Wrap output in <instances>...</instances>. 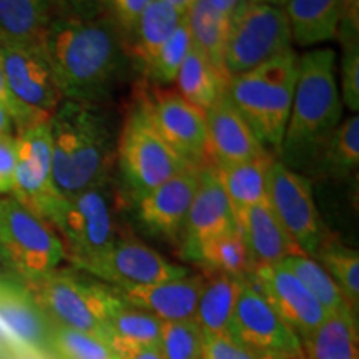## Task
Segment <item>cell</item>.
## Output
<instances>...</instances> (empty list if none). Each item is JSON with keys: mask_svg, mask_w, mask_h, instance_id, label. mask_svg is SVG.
Masks as SVG:
<instances>
[{"mask_svg": "<svg viewBox=\"0 0 359 359\" xmlns=\"http://www.w3.org/2000/svg\"><path fill=\"white\" fill-rule=\"evenodd\" d=\"M42 52L64 100L100 103L122 77V37L102 15L57 17L48 29Z\"/></svg>", "mask_w": 359, "mask_h": 359, "instance_id": "obj_1", "label": "cell"}, {"mask_svg": "<svg viewBox=\"0 0 359 359\" xmlns=\"http://www.w3.org/2000/svg\"><path fill=\"white\" fill-rule=\"evenodd\" d=\"M50 130L52 182L58 195L74 196L109 183L116 135L100 103L62 100Z\"/></svg>", "mask_w": 359, "mask_h": 359, "instance_id": "obj_2", "label": "cell"}, {"mask_svg": "<svg viewBox=\"0 0 359 359\" xmlns=\"http://www.w3.org/2000/svg\"><path fill=\"white\" fill-rule=\"evenodd\" d=\"M341 114L336 52L318 48L303 53L278 160L294 172L316 167L326 142L338 128Z\"/></svg>", "mask_w": 359, "mask_h": 359, "instance_id": "obj_3", "label": "cell"}, {"mask_svg": "<svg viewBox=\"0 0 359 359\" xmlns=\"http://www.w3.org/2000/svg\"><path fill=\"white\" fill-rule=\"evenodd\" d=\"M299 55L293 48L230 79L226 92L258 142L273 155L280 151L293 105Z\"/></svg>", "mask_w": 359, "mask_h": 359, "instance_id": "obj_4", "label": "cell"}, {"mask_svg": "<svg viewBox=\"0 0 359 359\" xmlns=\"http://www.w3.org/2000/svg\"><path fill=\"white\" fill-rule=\"evenodd\" d=\"M65 248L50 223L13 196L0 198V262L22 285H32L57 271Z\"/></svg>", "mask_w": 359, "mask_h": 359, "instance_id": "obj_5", "label": "cell"}, {"mask_svg": "<svg viewBox=\"0 0 359 359\" xmlns=\"http://www.w3.org/2000/svg\"><path fill=\"white\" fill-rule=\"evenodd\" d=\"M115 161L133 200L188 167L156 132L138 93L116 137Z\"/></svg>", "mask_w": 359, "mask_h": 359, "instance_id": "obj_6", "label": "cell"}, {"mask_svg": "<svg viewBox=\"0 0 359 359\" xmlns=\"http://www.w3.org/2000/svg\"><path fill=\"white\" fill-rule=\"evenodd\" d=\"M24 286L52 325L82 331L109 343V316L118 302L110 286L83 281L58 269Z\"/></svg>", "mask_w": 359, "mask_h": 359, "instance_id": "obj_7", "label": "cell"}, {"mask_svg": "<svg viewBox=\"0 0 359 359\" xmlns=\"http://www.w3.org/2000/svg\"><path fill=\"white\" fill-rule=\"evenodd\" d=\"M293 39L285 8L243 0L230 15L224 70L238 77L291 50Z\"/></svg>", "mask_w": 359, "mask_h": 359, "instance_id": "obj_8", "label": "cell"}, {"mask_svg": "<svg viewBox=\"0 0 359 359\" xmlns=\"http://www.w3.org/2000/svg\"><path fill=\"white\" fill-rule=\"evenodd\" d=\"M105 187L62 196L48 218L52 228L60 231L65 257L75 266L103 253L116 240Z\"/></svg>", "mask_w": 359, "mask_h": 359, "instance_id": "obj_9", "label": "cell"}, {"mask_svg": "<svg viewBox=\"0 0 359 359\" xmlns=\"http://www.w3.org/2000/svg\"><path fill=\"white\" fill-rule=\"evenodd\" d=\"M226 336L268 359L304 358L298 334L248 280L241 286Z\"/></svg>", "mask_w": 359, "mask_h": 359, "instance_id": "obj_10", "label": "cell"}, {"mask_svg": "<svg viewBox=\"0 0 359 359\" xmlns=\"http://www.w3.org/2000/svg\"><path fill=\"white\" fill-rule=\"evenodd\" d=\"M0 65L27 127L50 120L64 98L43 52L0 39Z\"/></svg>", "mask_w": 359, "mask_h": 359, "instance_id": "obj_11", "label": "cell"}, {"mask_svg": "<svg viewBox=\"0 0 359 359\" xmlns=\"http://www.w3.org/2000/svg\"><path fill=\"white\" fill-rule=\"evenodd\" d=\"M268 205L294 245L306 257L314 258L325 241V233L309 178L275 158L268 172Z\"/></svg>", "mask_w": 359, "mask_h": 359, "instance_id": "obj_12", "label": "cell"}, {"mask_svg": "<svg viewBox=\"0 0 359 359\" xmlns=\"http://www.w3.org/2000/svg\"><path fill=\"white\" fill-rule=\"evenodd\" d=\"M15 154L12 196L48 223L53 208L62 198L52 182L50 120L17 133Z\"/></svg>", "mask_w": 359, "mask_h": 359, "instance_id": "obj_13", "label": "cell"}, {"mask_svg": "<svg viewBox=\"0 0 359 359\" xmlns=\"http://www.w3.org/2000/svg\"><path fill=\"white\" fill-rule=\"evenodd\" d=\"M138 95L145 103L151 123L172 151L188 167L206 163L205 114L177 92L145 83Z\"/></svg>", "mask_w": 359, "mask_h": 359, "instance_id": "obj_14", "label": "cell"}, {"mask_svg": "<svg viewBox=\"0 0 359 359\" xmlns=\"http://www.w3.org/2000/svg\"><path fill=\"white\" fill-rule=\"evenodd\" d=\"M77 268L110 283L111 288H137L188 275L185 266L170 263L158 251L135 240H115L103 253Z\"/></svg>", "mask_w": 359, "mask_h": 359, "instance_id": "obj_15", "label": "cell"}, {"mask_svg": "<svg viewBox=\"0 0 359 359\" xmlns=\"http://www.w3.org/2000/svg\"><path fill=\"white\" fill-rule=\"evenodd\" d=\"M248 281L271 304L278 316L298 334L299 341L306 339L330 316L285 264L257 268Z\"/></svg>", "mask_w": 359, "mask_h": 359, "instance_id": "obj_16", "label": "cell"}, {"mask_svg": "<svg viewBox=\"0 0 359 359\" xmlns=\"http://www.w3.org/2000/svg\"><path fill=\"white\" fill-rule=\"evenodd\" d=\"M200 168L187 167L145 195L135 198L138 223L151 235L175 241L182 238L190 205L198 188Z\"/></svg>", "mask_w": 359, "mask_h": 359, "instance_id": "obj_17", "label": "cell"}, {"mask_svg": "<svg viewBox=\"0 0 359 359\" xmlns=\"http://www.w3.org/2000/svg\"><path fill=\"white\" fill-rule=\"evenodd\" d=\"M205 123V156L206 163L212 167L241 163L271 154L258 142L243 116L233 107L226 92L206 111Z\"/></svg>", "mask_w": 359, "mask_h": 359, "instance_id": "obj_18", "label": "cell"}, {"mask_svg": "<svg viewBox=\"0 0 359 359\" xmlns=\"http://www.w3.org/2000/svg\"><path fill=\"white\" fill-rule=\"evenodd\" d=\"M0 323L24 353L52 356V323L24 285L0 276Z\"/></svg>", "mask_w": 359, "mask_h": 359, "instance_id": "obj_19", "label": "cell"}, {"mask_svg": "<svg viewBox=\"0 0 359 359\" xmlns=\"http://www.w3.org/2000/svg\"><path fill=\"white\" fill-rule=\"evenodd\" d=\"M236 228L235 213L219 183L217 170L212 165L205 163L203 167H200L198 188L193 196L182 231L183 255L188 258L191 251L205 240Z\"/></svg>", "mask_w": 359, "mask_h": 359, "instance_id": "obj_20", "label": "cell"}, {"mask_svg": "<svg viewBox=\"0 0 359 359\" xmlns=\"http://www.w3.org/2000/svg\"><path fill=\"white\" fill-rule=\"evenodd\" d=\"M205 276L187 275L178 280L137 286V288H111L114 293L130 306L154 314L163 323L193 320Z\"/></svg>", "mask_w": 359, "mask_h": 359, "instance_id": "obj_21", "label": "cell"}, {"mask_svg": "<svg viewBox=\"0 0 359 359\" xmlns=\"http://www.w3.org/2000/svg\"><path fill=\"white\" fill-rule=\"evenodd\" d=\"M236 224L255 269L280 264L291 255H304L283 228L268 201L246 208L236 217Z\"/></svg>", "mask_w": 359, "mask_h": 359, "instance_id": "obj_22", "label": "cell"}, {"mask_svg": "<svg viewBox=\"0 0 359 359\" xmlns=\"http://www.w3.org/2000/svg\"><path fill=\"white\" fill-rule=\"evenodd\" d=\"M182 19L183 15H180L160 0H154L143 11L140 19L137 20L132 32L123 42L125 55L135 69L140 72L142 77H145L150 65L158 55L160 48L163 47Z\"/></svg>", "mask_w": 359, "mask_h": 359, "instance_id": "obj_23", "label": "cell"}, {"mask_svg": "<svg viewBox=\"0 0 359 359\" xmlns=\"http://www.w3.org/2000/svg\"><path fill=\"white\" fill-rule=\"evenodd\" d=\"M351 0H288L291 39L299 47L326 42L336 37L338 25Z\"/></svg>", "mask_w": 359, "mask_h": 359, "instance_id": "obj_24", "label": "cell"}, {"mask_svg": "<svg viewBox=\"0 0 359 359\" xmlns=\"http://www.w3.org/2000/svg\"><path fill=\"white\" fill-rule=\"evenodd\" d=\"M55 19L48 0H0V39L42 50Z\"/></svg>", "mask_w": 359, "mask_h": 359, "instance_id": "obj_25", "label": "cell"}, {"mask_svg": "<svg viewBox=\"0 0 359 359\" xmlns=\"http://www.w3.org/2000/svg\"><path fill=\"white\" fill-rule=\"evenodd\" d=\"M276 156L266 154L241 163L215 167L235 218L250 206L268 201V172Z\"/></svg>", "mask_w": 359, "mask_h": 359, "instance_id": "obj_26", "label": "cell"}, {"mask_svg": "<svg viewBox=\"0 0 359 359\" xmlns=\"http://www.w3.org/2000/svg\"><path fill=\"white\" fill-rule=\"evenodd\" d=\"M183 17L190 32L191 47L208 60L219 77L230 82L224 70V47L230 29V15L218 12L210 6L208 0H196Z\"/></svg>", "mask_w": 359, "mask_h": 359, "instance_id": "obj_27", "label": "cell"}, {"mask_svg": "<svg viewBox=\"0 0 359 359\" xmlns=\"http://www.w3.org/2000/svg\"><path fill=\"white\" fill-rule=\"evenodd\" d=\"M358 316L333 313L302 341L304 359H359Z\"/></svg>", "mask_w": 359, "mask_h": 359, "instance_id": "obj_28", "label": "cell"}, {"mask_svg": "<svg viewBox=\"0 0 359 359\" xmlns=\"http://www.w3.org/2000/svg\"><path fill=\"white\" fill-rule=\"evenodd\" d=\"M245 280L228 275L206 278L193 321L205 334L226 336Z\"/></svg>", "mask_w": 359, "mask_h": 359, "instance_id": "obj_29", "label": "cell"}, {"mask_svg": "<svg viewBox=\"0 0 359 359\" xmlns=\"http://www.w3.org/2000/svg\"><path fill=\"white\" fill-rule=\"evenodd\" d=\"M188 258L201 263L213 275L248 280L255 271L243 236L238 228L205 240L191 251Z\"/></svg>", "mask_w": 359, "mask_h": 359, "instance_id": "obj_30", "label": "cell"}, {"mask_svg": "<svg viewBox=\"0 0 359 359\" xmlns=\"http://www.w3.org/2000/svg\"><path fill=\"white\" fill-rule=\"evenodd\" d=\"M175 82L178 95L203 114L212 109L228 87L226 80L219 77L208 60L193 47L180 67Z\"/></svg>", "mask_w": 359, "mask_h": 359, "instance_id": "obj_31", "label": "cell"}, {"mask_svg": "<svg viewBox=\"0 0 359 359\" xmlns=\"http://www.w3.org/2000/svg\"><path fill=\"white\" fill-rule=\"evenodd\" d=\"M286 268L290 269L299 281L306 286L309 293H311L321 306L327 313H353L338 285L333 281V278L327 275V271L321 266L314 258H309L306 255H291L281 262ZM358 316V314H354Z\"/></svg>", "mask_w": 359, "mask_h": 359, "instance_id": "obj_32", "label": "cell"}, {"mask_svg": "<svg viewBox=\"0 0 359 359\" xmlns=\"http://www.w3.org/2000/svg\"><path fill=\"white\" fill-rule=\"evenodd\" d=\"M316 262L326 269L327 275L338 285L349 306L358 314L359 306V255L356 250L336 243L323 241L316 255Z\"/></svg>", "mask_w": 359, "mask_h": 359, "instance_id": "obj_33", "label": "cell"}, {"mask_svg": "<svg viewBox=\"0 0 359 359\" xmlns=\"http://www.w3.org/2000/svg\"><path fill=\"white\" fill-rule=\"evenodd\" d=\"M359 165V116L353 115L338 125L330 140L323 148L318 168L334 175L346 177Z\"/></svg>", "mask_w": 359, "mask_h": 359, "instance_id": "obj_34", "label": "cell"}, {"mask_svg": "<svg viewBox=\"0 0 359 359\" xmlns=\"http://www.w3.org/2000/svg\"><path fill=\"white\" fill-rule=\"evenodd\" d=\"M161 326H163V321L154 314L130 306L118 298L109 316V341L116 338L128 341V343L158 346Z\"/></svg>", "mask_w": 359, "mask_h": 359, "instance_id": "obj_35", "label": "cell"}, {"mask_svg": "<svg viewBox=\"0 0 359 359\" xmlns=\"http://www.w3.org/2000/svg\"><path fill=\"white\" fill-rule=\"evenodd\" d=\"M191 48V39L188 27L185 22V17L180 20V24L175 27L172 35L160 48L158 55L154 60V64L148 69L145 79L148 83L155 85V87H167V85L173 83L177 79V74L182 67L183 60H185L187 53Z\"/></svg>", "mask_w": 359, "mask_h": 359, "instance_id": "obj_36", "label": "cell"}, {"mask_svg": "<svg viewBox=\"0 0 359 359\" xmlns=\"http://www.w3.org/2000/svg\"><path fill=\"white\" fill-rule=\"evenodd\" d=\"M52 353L60 359H118L107 341L57 325H52Z\"/></svg>", "mask_w": 359, "mask_h": 359, "instance_id": "obj_37", "label": "cell"}, {"mask_svg": "<svg viewBox=\"0 0 359 359\" xmlns=\"http://www.w3.org/2000/svg\"><path fill=\"white\" fill-rule=\"evenodd\" d=\"M158 349L163 359H203V331L193 320L163 323Z\"/></svg>", "mask_w": 359, "mask_h": 359, "instance_id": "obj_38", "label": "cell"}, {"mask_svg": "<svg viewBox=\"0 0 359 359\" xmlns=\"http://www.w3.org/2000/svg\"><path fill=\"white\" fill-rule=\"evenodd\" d=\"M151 2L154 0H98V15L109 20L125 42Z\"/></svg>", "mask_w": 359, "mask_h": 359, "instance_id": "obj_39", "label": "cell"}, {"mask_svg": "<svg viewBox=\"0 0 359 359\" xmlns=\"http://www.w3.org/2000/svg\"><path fill=\"white\" fill-rule=\"evenodd\" d=\"M341 88L343 100L351 111L359 110V42L341 45Z\"/></svg>", "mask_w": 359, "mask_h": 359, "instance_id": "obj_40", "label": "cell"}, {"mask_svg": "<svg viewBox=\"0 0 359 359\" xmlns=\"http://www.w3.org/2000/svg\"><path fill=\"white\" fill-rule=\"evenodd\" d=\"M203 359H268L243 348L241 344H238L228 338V336L203 333Z\"/></svg>", "mask_w": 359, "mask_h": 359, "instance_id": "obj_41", "label": "cell"}, {"mask_svg": "<svg viewBox=\"0 0 359 359\" xmlns=\"http://www.w3.org/2000/svg\"><path fill=\"white\" fill-rule=\"evenodd\" d=\"M15 163V137L2 138L0 140V195L12 193Z\"/></svg>", "mask_w": 359, "mask_h": 359, "instance_id": "obj_42", "label": "cell"}, {"mask_svg": "<svg viewBox=\"0 0 359 359\" xmlns=\"http://www.w3.org/2000/svg\"><path fill=\"white\" fill-rule=\"evenodd\" d=\"M57 17H90L98 15V0H48Z\"/></svg>", "mask_w": 359, "mask_h": 359, "instance_id": "obj_43", "label": "cell"}, {"mask_svg": "<svg viewBox=\"0 0 359 359\" xmlns=\"http://www.w3.org/2000/svg\"><path fill=\"white\" fill-rule=\"evenodd\" d=\"M109 344L115 349L118 359H163L158 346L128 343V341L116 338H111Z\"/></svg>", "mask_w": 359, "mask_h": 359, "instance_id": "obj_44", "label": "cell"}, {"mask_svg": "<svg viewBox=\"0 0 359 359\" xmlns=\"http://www.w3.org/2000/svg\"><path fill=\"white\" fill-rule=\"evenodd\" d=\"M0 107H4V109L8 111V115L12 116L13 125H15V128H17V133L27 128L25 116H24V114H22L20 107L17 105V102L13 100L11 90H8V87H7L6 75H4L2 65H0Z\"/></svg>", "mask_w": 359, "mask_h": 359, "instance_id": "obj_45", "label": "cell"}, {"mask_svg": "<svg viewBox=\"0 0 359 359\" xmlns=\"http://www.w3.org/2000/svg\"><path fill=\"white\" fill-rule=\"evenodd\" d=\"M20 354H27L19 348V344L13 341L11 334L7 333L6 327L0 323V359H13Z\"/></svg>", "mask_w": 359, "mask_h": 359, "instance_id": "obj_46", "label": "cell"}, {"mask_svg": "<svg viewBox=\"0 0 359 359\" xmlns=\"http://www.w3.org/2000/svg\"><path fill=\"white\" fill-rule=\"evenodd\" d=\"M13 128H15V125H13L12 116L4 107H0V140L13 137Z\"/></svg>", "mask_w": 359, "mask_h": 359, "instance_id": "obj_47", "label": "cell"}, {"mask_svg": "<svg viewBox=\"0 0 359 359\" xmlns=\"http://www.w3.org/2000/svg\"><path fill=\"white\" fill-rule=\"evenodd\" d=\"M243 0H208V4L213 8H217L218 12L224 13V15H231L233 11L240 6Z\"/></svg>", "mask_w": 359, "mask_h": 359, "instance_id": "obj_48", "label": "cell"}, {"mask_svg": "<svg viewBox=\"0 0 359 359\" xmlns=\"http://www.w3.org/2000/svg\"><path fill=\"white\" fill-rule=\"evenodd\" d=\"M160 2L167 4L168 7H172L175 12H178L180 15H185L188 12V8H190L193 4L196 2V0H160Z\"/></svg>", "mask_w": 359, "mask_h": 359, "instance_id": "obj_49", "label": "cell"}, {"mask_svg": "<svg viewBox=\"0 0 359 359\" xmlns=\"http://www.w3.org/2000/svg\"><path fill=\"white\" fill-rule=\"evenodd\" d=\"M250 2L255 4H266V6H273V7H285L288 4V0H250Z\"/></svg>", "mask_w": 359, "mask_h": 359, "instance_id": "obj_50", "label": "cell"}, {"mask_svg": "<svg viewBox=\"0 0 359 359\" xmlns=\"http://www.w3.org/2000/svg\"><path fill=\"white\" fill-rule=\"evenodd\" d=\"M299 359H304V358H299Z\"/></svg>", "mask_w": 359, "mask_h": 359, "instance_id": "obj_51", "label": "cell"}]
</instances>
